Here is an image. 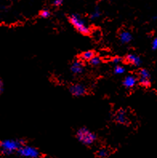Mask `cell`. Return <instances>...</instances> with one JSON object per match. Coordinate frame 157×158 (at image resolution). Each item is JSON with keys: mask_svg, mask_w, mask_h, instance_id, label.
Instances as JSON below:
<instances>
[{"mask_svg": "<svg viewBox=\"0 0 157 158\" xmlns=\"http://www.w3.org/2000/svg\"><path fill=\"white\" fill-rule=\"evenodd\" d=\"M53 3H54L55 6H56V7H59V6L62 5L63 0H54Z\"/></svg>", "mask_w": 157, "mask_h": 158, "instance_id": "20", "label": "cell"}, {"mask_svg": "<svg viewBox=\"0 0 157 158\" xmlns=\"http://www.w3.org/2000/svg\"><path fill=\"white\" fill-rule=\"evenodd\" d=\"M114 72L115 74H123L125 72V68L122 66H119V65H117L116 67H115V69H114Z\"/></svg>", "mask_w": 157, "mask_h": 158, "instance_id": "15", "label": "cell"}, {"mask_svg": "<svg viewBox=\"0 0 157 158\" xmlns=\"http://www.w3.org/2000/svg\"><path fill=\"white\" fill-rule=\"evenodd\" d=\"M70 92L71 93L72 95L76 96V97H81L86 94V88L83 85L75 84L72 85L70 87Z\"/></svg>", "mask_w": 157, "mask_h": 158, "instance_id": "5", "label": "cell"}, {"mask_svg": "<svg viewBox=\"0 0 157 158\" xmlns=\"http://www.w3.org/2000/svg\"><path fill=\"white\" fill-rule=\"evenodd\" d=\"M119 39L122 43H128L132 39V35L128 31H122L119 34Z\"/></svg>", "mask_w": 157, "mask_h": 158, "instance_id": "11", "label": "cell"}, {"mask_svg": "<svg viewBox=\"0 0 157 158\" xmlns=\"http://www.w3.org/2000/svg\"><path fill=\"white\" fill-rule=\"evenodd\" d=\"M91 65H92V66H98L99 64H100L101 62V59L100 57L98 56H94L92 59H91L90 61H89Z\"/></svg>", "mask_w": 157, "mask_h": 158, "instance_id": "14", "label": "cell"}, {"mask_svg": "<svg viewBox=\"0 0 157 158\" xmlns=\"http://www.w3.org/2000/svg\"><path fill=\"white\" fill-rule=\"evenodd\" d=\"M94 56H95V54H94L92 51L89 50L83 52L82 55H81V58H82L83 60H86V61H90L91 59H92Z\"/></svg>", "mask_w": 157, "mask_h": 158, "instance_id": "12", "label": "cell"}, {"mask_svg": "<svg viewBox=\"0 0 157 158\" xmlns=\"http://www.w3.org/2000/svg\"><path fill=\"white\" fill-rule=\"evenodd\" d=\"M115 120L120 124H127L128 123V117L126 112L124 110H119L115 115Z\"/></svg>", "mask_w": 157, "mask_h": 158, "instance_id": "8", "label": "cell"}, {"mask_svg": "<svg viewBox=\"0 0 157 158\" xmlns=\"http://www.w3.org/2000/svg\"><path fill=\"white\" fill-rule=\"evenodd\" d=\"M126 61L128 63L134 65L136 67H139V65L141 64V59L139 56H137L136 54H129L128 56L126 57Z\"/></svg>", "mask_w": 157, "mask_h": 158, "instance_id": "9", "label": "cell"}, {"mask_svg": "<svg viewBox=\"0 0 157 158\" xmlns=\"http://www.w3.org/2000/svg\"><path fill=\"white\" fill-rule=\"evenodd\" d=\"M152 46L153 50H157V38H155L154 40L152 41Z\"/></svg>", "mask_w": 157, "mask_h": 158, "instance_id": "19", "label": "cell"}, {"mask_svg": "<svg viewBox=\"0 0 157 158\" xmlns=\"http://www.w3.org/2000/svg\"><path fill=\"white\" fill-rule=\"evenodd\" d=\"M136 82L137 79L134 75H128L127 77H125L123 84L126 88L130 89V88H132V87H134L136 86Z\"/></svg>", "mask_w": 157, "mask_h": 158, "instance_id": "7", "label": "cell"}, {"mask_svg": "<svg viewBox=\"0 0 157 158\" xmlns=\"http://www.w3.org/2000/svg\"><path fill=\"white\" fill-rule=\"evenodd\" d=\"M4 86H3V80H1L0 81V92L1 93H3V89H4Z\"/></svg>", "mask_w": 157, "mask_h": 158, "instance_id": "21", "label": "cell"}, {"mask_svg": "<svg viewBox=\"0 0 157 158\" xmlns=\"http://www.w3.org/2000/svg\"><path fill=\"white\" fill-rule=\"evenodd\" d=\"M24 144L23 140H4L1 141V151L3 154H10L19 149Z\"/></svg>", "mask_w": 157, "mask_h": 158, "instance_id": "1", "label": "cell"}, {"mask_svg": "<svg viewBox=\"0 0 157 158\" xmlns=\"http://www.w3.org/2000/svg\"><path fill=\"white\" fill-rule=\"evenodd\" d=\"M69 20L79 32L83 34H88L90 33V28L86 25L85 22L83 20L80 15L73 14L69 17Z\"/></svg>", "mask_w": 157, "mask_h": 158, "instance_id": "3", "label": "cell"}, {"mask_svg": "<svg viewBox=\"0 0 157 158\" xmlns=\"http://www.w3.org/2000/svg\"><path fill=\"white\" fill-rule=\"evenodd\" d=\"M76 137H77L78 140L85 146H90L96 140V136L87 128L84 127L81 128L78 130Z\"/></svg>", "mask_w": 157, "mask_h": 158, "instance_id": "2", "label": "cell"}, {"mask_svg": "<svg viewBox=\"0 0 157 158\" xmlns=\"http://www.w3.org/2000/svg\"><path fill=\"white\" fill-rule=\"evenodd\" d=\"M50 15H51V13H50V11L48 10H43L41 11V13H40V16H41L42 18H48Z\"/></svg>", "mask_w": 157, "mask_h": 158, "instance_id": "17", "label": "cell"}, {"mask_svg": "<svg viewBox=\"0 0 157 158\" xmlns=\"http://www.w3.org/2000/svg\"><path fill=\"white\" fill-rule=\"evenodd\" d=\"M97 155L98 157L101 158H104L107 157L108 155H109V152L107 148H100V150L97 152Z\"/></svg>", "mask_w": 157, "mask_h": 158, "instance_id": "13", "label": "cell"}, {"mask_svg": "<svg viewBox=\"0 0 157 158\" xmlns=\"http://www.w3.org/2000/svg\"><path fill=\"white\" fill-rule=\"evenodd\" d=\"M139 83L144 86H148L150 85V74L147 69H142L139 70Z\"/></svg>", "mask_w": 157, "mask_h": 158, "instance_id": "6", "label": "cell"}, {"mask_svg": "<svg viewBox=\"0 0 157 158\" xmlns=\"http://www.w3.org/2000/svg\"><path fill=\"white\" fill-rule=\"evenodd\" d=\"M71 70L72 73L76 74L82 73V71L83 70V66L82 61H79V60L74 61L71 67Z\"/></svg>", "mask_w": 157, "mask_h": 158, "instance_id": "10", "label": "cell"}, {"mask_svg": "<svg viewBox=\"0 0 157 158\" xmlns=\"http://www.w3.org/2000/svg\"><path fill=\"white\" fill-rule=\"evenodd\" d=\"M100 10H99L98 8H96L94 11H93V13L91 15V19H92V20H95V19H96V18H98L100 16Z\"/></svg>", "mask_w": 157, "mask_h": 158, "instance_id": "16", "label": "cell"}, {"mask_svg": "<svg viewBox=\"0 0 157 158\" xmlns=\"http://www.w3.org/2000/svg\"><path fill=\"white\" fill-rule=\"evenodd\" d=\"M112 62H113L114 64H116V66H117V65H119V63H121L122 59L121 58H119V57H115V58L112 59Z\"/></svg>", "mask_w": 157, "mask_h": 158, "instance_id": "18", "label": "cell"}, {"mask_svg": "<svg viewBox=\"0 0 157 158\" xmlns=\"http://www.w3.org/2000/svg\"><path fill=\"white\" fill-rule=\"evenodd\" d=\"M18 153L23 157L27 158H38L39 156L38 149L28 146H21L18 150Z\"/></svg>", "mask_w": 157, "mask_h": 158, "instance_id": "4", "label": "cell"}]
</instances>
